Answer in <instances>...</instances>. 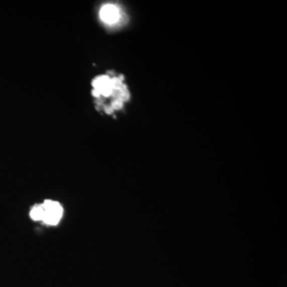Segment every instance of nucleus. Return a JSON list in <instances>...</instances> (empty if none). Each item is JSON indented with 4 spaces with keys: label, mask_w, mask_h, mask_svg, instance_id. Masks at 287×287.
Segmentation results:
<instances>
[{
    "label": "nucleus",
    "mask_w": 287,
    "mask_h": 287,
    "mask_svg": "<svg viewBox=\"0 0 287 287\" xmlns=\"http://www.w3.org/2000/svg\"><path fill=\"white\" fill-rule=\"evenodd\" d=\"M42 207L44 209V215L42 220H43L46 224L51 225L58 224L62 215V208L61 205L58 202L46 201Z\"/></svg>",
    "instance_id": "f257e3e1"
},
{
    "label": "nucleus",
    "mask_w": 287,
    "mask_h": 287,
    "mask_svg": "<svg viewBox=\"0 0 287 287\" xmlns=\"http://www.w3.org/2000/svg\"><path fill=\"white\" fill-rule=\"evenodd\" d=\"M100 17L105 23L113 24L118 21L119 11L114 5L106 4L101 9Z\"/></svg>",
    "instance_id": "f03ea898"
},
{
    "label": "nucleus",
    "mask_w": 287,
    "mask_h": 287,
    "mask_svg": "<svg viewBox=\"0 0 287 287\" xmlns=\"http://www.w3.org/2000/svg\"><path fill=\"white\" fill-rule=\"evenodd\" d=\"M92 85L94 86L95 90L99 93H103L104 96L109 97L111 94L113 89L112 81L106 76L99 77L92 81Z\"/></svg>",
    "instance_id": "7ed1b4c3"
},
{
    "label": "nucleus",
    "mask_w": 287,
    "mask_h": 287,
    "mask_svg": "<svg viewBox=\"0 0 287 287\" xmlns=\"http://www.w3.org/2000/svg\"><path fill=\"white\" fill-rule=\"evenodd\" d=\"M43 215H44V209H43L42 205L34 208L31 212V218L33 219L34 220H43Z\"/></svg>",
    "instance_id": "20e7f679"
}]
</instances>
